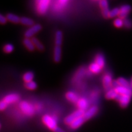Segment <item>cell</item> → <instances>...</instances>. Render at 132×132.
Here are the masks:
<instances>
[{"label": "cell", "instance_id": "1", "mask_svg": "<svg viewBox=\"0 0 132 132\" xmlns=\"http://www.w3.org/2000/svg\"><path fill=\"white\" fill-rule=\"evenodd\" d=\"M42 121L46 126L49 129L52 130L54 131V130L57 127L56 121L54 118L51 117L49 115H44L42 118Z\"/></svg>", "mask_w": 132, "mask_h": 132}, {"label": "cell", "instance_id": "2", "mask_svg": "<svg viewBox=\"0 0 132 132\" xmlns=\"http://www.w3.org/2000/svg\"><path fill=\"white\" fill-rule=\"evenodd\" d=\"M85 111L78 109V110H77V111L73 112V113L70 114V115L67 116L65 118V119H64V122H65V124L70 125L71 124V123H72L73 120H75L76 119L84 115V114H85Z\"/></svg>", "mask_w": 132, "mask_h": 132}, {"label": "cell", "instance_id": "3", "mask_svg": "<svg viewBox=\"0 0 132 132\" xmlns=\"http://www.w3.org/2000/svg\"><path fill=\"white\" fill-rule=\"evenodd\" d=\"M36 2L38 13L41 15L45 14L47 11L50 0H36Z\"/></svg>", "mask_w": 132, "mask_h": 132}, {"label": "cell", "instance_id": "4", "mask_svg": "<svg viewBox=\"0 0 132 132\" xmlns=\"http://www.w3.org/2000/svg\"><path fill=\"white\" fill-rule=\"evenodd\" d=\"M20 107L23 113L28 116H31L34 114V109L33 106L26 101L21 102L20 104Z\"/></svg>", "mask_w": 132, "mask_h": 132}, {"label": "cell", "instance_id": "5", "mask_svg": "<svg viewBox=\"0 0 132 132\" xmlns=\"http://www.w3.org/2000/svg\"><path fill=\"white\" fill-rule=\"evenodd\" d=\"M42 29V26L40 24H36L31 26L27 31L24 32V36L26 38L32 37L34 34L39 32Z\"/></svg>", "mask_w": 132, "mask_h": 132}, {"label": "cell", "instance_id": "6", "mask_svg": "<svg viewBox=\"0 0 132 132\" xmlns=\"http://www.w3.org/2000/svg\"><path fill=\"white\" fill-rule=\"evenodd\" d=\"M131 97L129 96V95L118 94L116 100L119 102L120 106L122 108H126L128 105V104H129L130 102V100H131Z\"/></svg>", "mask_w": 132, "mask_h": 132}, {"label": "cell", "instance_id": "7", "mask_svg": "<svg viewBox=\"0 0 132 132\" xmlns=\"http://www.w3.org/2000/svg\"><path fill=\"white\" fill-rule=\"evenodd\" d=\"M100 6L101 7L102 15L105 19L109 18V14L110 11L109 10L108 3L107 0H102L100 1Z\"/></svg>", "mask_w": 132, "mask_h": 132}, {"label": "cell", "instance_id": "8", "mask_svg": "<svg viewBox=\"0 0 132 132\" xmlns=\"http://www.w3.org/2000/svg\"><path fill=\"white\" fill-rule=\"evenodd\" d=\"M131 7L130 5L128 4H125L122 6L120 7V14H119V18L122 19H126L127 16L128 15V14L131 12Z\"/></svg>", "mask_w": 132, "mask_h": 132}, {"label": "cell", "instance_id": "9", "mask_svg": "<svg viewBox=\"0 0 132 132\" xmlns=\"http://www.w3.org/2000/svg\"><path fill=\"white\" fill-rule=\"evenodd\" d=\"M112 82H113V80H112V77H111V75H106L104 76L103 79V85L104 88L108 91L113 89Z\"/></svg>", "mask_w": 132, "mask_h": 132}, {"label": "cell", "instance_id": "10", "mask_svg": "<svg viewBox=\"0 0 132 132\" xmlns=\"http://www.w3.org/2000/svg\"><path fill=\"white\" fill-rule=\"evenodd\" d=\"M97 111H98V108L95 106H92L88 110H87L82 116L85 118V120H89L91 118H92L97 113Z\"/></svg>", "mask_w": 132, "mask_h": 132}, {"label": "cell", "instance_id": "11", "mask_svg": "<svg viewBox=\"0 0 132 132\" xmlns=\"http://www.w3.org/2000/svg\"><path fill=\"white\" fill-rule=\"evenodd\" d=\"M115 89L120 95H129L130 97L132 96V88H128V87L119 86L118 87L115 88Z\"/></svg>", "mask_w": 132, "mask_h": 132}, {"label": "cell", "instance_id": "12", "mask_svg": "<svg viewBox=\"0 0 132 132\" xmlns=\"http://www.w3.org/2000/svg\"><path fill=\"white\" fill-rule=\"evenodd\" d=\"M19 99L20 96L19 95L16 94H11L6 95L3 100H4L7 104H10L15 103V102L19 101Z\"/></svg>", "mask_w": 132, "mask_h": 132}, {"label": "cell", "instance_id": "13", "mask_svg": "<svg viewBox=\"0 0 132 132\" xmlns=\"http://www.w3.org/2000/svg\"><path fill=\"white\" fill-rule=\"evenodd\" d=\"M86 121L85 118H83V116L80 117V118L76 119L75 120H73L71 124L70 125V128L72 129H77L81 125L83 124V123Z\"/></svg>", "mask_w": 132, "mask_h": 132}, {"label": "cell", "instance_id": "14", "mask_svg": "<svg viewBox=\"0 0 132 132\" xmlns=\"http://www.w3.org/2000/svg\"><path fill=\"white\" fill-rule=\"evenodd\" d=\"M61 59V46L56 45L54 49V61L59 62Z\"/></svg>", "mask_w": 132, "mask_h": 132}, {"label": "cell", "instance_id": "15", "mask_svg": "<svg viewBox=\"0 0 132 132\" xmlns=\"http://www.w3.org/2000/svg\"><path fill=\"white\" fill-rule=\"evenodd\" d=\"M65 97L67 100L71 102H73V103H77L79 100L78 96L73 92L72 91L67 92L65 94Z\"/></svg>", "mask_w": 132, "mask_h": 132}, {"label": "cell", "instance_id": "16", "mask_svg": "<svg viewBox=\"0 0 132 132\" xmlns=\"http://www.w3.org/2000/svg\"><path fill=\"white\" fill-rule=\"evenodd\" d=\"M119 94L117 92L116 90L115 89H111L108 91H107V92L105 94V98L108 100H111V99H114L116 100L118 97Z\"/></svg>", "mask_w": 132, "mask_h": 132}, {"label": "cell", "instance_id": "17", "mask_svg": "<svg viewBox=\"0 0 132 132\" xmlns=\"http://www.w3.org/2000/svg\"><path fill=\"white\" fill-rule=\"evenodd\" d=\"M23 42V44L25 45V47L27 48L28 50L32 52V51L35 50V46L33 44L32 40L29 39V38H25V39H24Z\"/></svg>", "mask_w": 132, "mask_h": 132}, {"label": "cell", "instance_id": "18", "mask_svg": "<svg viewBox=\"0 0 132 132\" xmlns=\"http://www.w3.org/2000/svg\"><path fill=\"white\" fill-rule=\"evenodd\" d=\"M77 106L78 107V109L82 110L83 111H85L88 107L89 104L87 103V101L85 98H80L79 99L78 102L77 103Z\"/></svg>", "mask_w": 132, "mask_h": 132}, {"label": "cell", "instance_id": "19", "mask_svg": "<svg viewBox=\"0 0 132 132\" xmlns=\"http://www.w3.org/2000/svg\"><path fill=\"white\" fill-rule=\"evenodd\" d=\"M6 18H7V20H9L12 23H20V18L15 14L9 13V14L7 15Z\"/></svg>", "mask_w": 132, "mask_h": 132}, {"label": "cell", "instance_id": "20", "mask_svg": "<svg viewBox=\"0 0 132 132\" xmlns=\"http://www.w3.org/2000/svg\"><path fill=\"white\" fill-rule=\"evenodd\" d=\"M95 62L98 64L100 67H101L102 68H103V67H104V66H105V57H104V56L102 54H97L96 57H95Z\"/></svg>", "mask_w": 132, "mask_h": 132}, {"label": "cell", "instance_id": "21", "mask_svg": "<svg viewBox=\"0 0 132 132\" xmlns=\"http://www.w3.org/2000/svg\"><path fill=\"white\" fill-rule=\"evenodd\" d=\"M20 23L24 25L29 26H32L34 24V21L32 19H29L28 17H26V16H23V17L20 18Z\"/></svg>", "mask_w": 132, "mask_h": 132}, {"label": "cell", "instance_id": "22", "mask_svg": "<svg viewBox=\"0 0 132 132\" xmlns=\"http://www.w3.org/2000/svg\"><path fill=\"white\" fill-rule=\"evenodd\" d=\"M62 42V32L61 31H57L55 35L56 45L61 46Z\"/></svg>", "mask_w": 132, "mask_h": 132}, {"label": "cell", "instance_id": "23", "mask_svg": "<svg viewBox=\"0 0 132 132\" xmlns=\"http://www.w3.org/2000/svg\"><path fill=\"white\" fill-rule=\"evenodd\" d=\"M32 41L33 44H34L35 47L37 48L39 51H44V46L43 44L39 41L37 38L36 37H32L31 39Z\"/></svg>", "mask_w": 132, "mask_h": 132}, {"label": "cell", "instance_id": "24", "mask_svg": "<svg viewBox=\"0 0 132 132\" xmlns=\"http://www.w3.org/2000/svg\"><path fill=\"white\" fill-rule=\"evenodd\" d=\"M89 70L91 71L92 73H98L101 72L102 67H100L98 64L95 63H92L89 66Z\"/></svg>", "mask_w": 132, "mask_h": 132}, {"label": "cell", "instance_id": "25", "mask_svg": "<svg viewBox=\"0 0 132 132\" xmlns=\"http://www.w3.org/2000/svg\"><path fill=\"white\" fill-rule=\"evenodd\" d=\"M117 80H118L119 85L120 86L128 87V88H131L130 82L127 80H125L124 78H123V77H120V78H119Z\"/></svg>", "mask_w": 132, "mask_h": 132}, {"label": "cell", "instance_id": "26", "mask_svg": "<svg viewBox=\"0 0 132 132\" xmlns=\"http://www.w3.org/2000/svg\"><path fill=\"white\" fill-rule=\"evenodd\" d=\"M34 77V74L32 72H31V71H29V72H26L24 74L23 76V79L26 82H29L32 81L33 78Z\"/></svg>", "mask_w": 132, "mask_h": 132}, {"label": "cell", "instance_id": "27", "mask_svg": "<svg viewBox=\"0 0 132 132\" xmlns=\"http://www.w3.org/2000/svg\"><path fill=\"white\" fill-rule=\"evenodd\" d=\"M24 86H25L26 88H27L29 90H35L37 87V83L35 81H31L26 82Z\"/></svg>", "mask_w": 132, "mask_h": 132}, {"label": "cell", "instance_id": "28", "mask_svg": "<svg viewBox=\"0 0 132 132\" xmlns=\"http://www.w3.org/2000/svg\"><path fill=\"white\" fill-rule=\"evenodd\" d=\"M120 14V8L116 7L111 10L109 14V18H114L116 16H119Z\"/></svg>", "mask_w": 132, "mask_h": 132}, {"label": "cell", "instance_id": "29", "mask_svg": "<svg viewBox=\"0 0 132 132\" xmlns=\"http://www.w3.org/2000/svg\"><path fill=\"white\" fill-rule=\"evenodd\" d=\"M14 50V47L12 44H7L5 45L3 47V50L6 53H12Z\"/></svg>", "mask_w": 132, "mask_h": 132}, {"label": "cell", "instance_id": "30", "mask_svg": "<svg viewBox=\"0 0 132 132\" xmlns=\"http://www.w3.org/2000/svg\"><path fill=\"white\" fill-rule=\"evenodd\" d=\"M114 25L116 28L122 27L123 26V20L120 19V18L115 19V20L114 21Z\"/></svg>", "mask_w": 132, "mask_h": 132}, {"label": "cell", "instance_id": "31", "mask_svg": "<svg viewBox=\"0 0 132 132\" xmlns=\"http://www.w3.org/2000/svg\"><path fill=\"white\" fill-rule=\"evenodd\" d=\"M84 72H85V70L82 69H81L79 70H78V72L76 73L75 77H74V80L77 81L79 79H80L83 76Z\"/></svg>", "mask_w": 132, "mask_h": 132}, {"label": "cell", "instance_id": "32", "mask_svg": "<svg viewBox=\"0 0 132 132\" xmlns=\"http://www.w3.org/2000/svg\"><path fill=\"white\" fill-rule=\"evenodd\" d=\"M123 26L126 28L130 29L132 27V21L128 19H123Z\"/></svg>", "mask_w": 132, "mask_h": 132}, {"label": "cell", "instance_id": "33", "mask_svg": "<svg viewBox=\"0 0 132 132\" xmlns=\"http://www.w3.org/2000/svg\"><path fill=\"white\" fill-rule=\"evenodd\" d=\"M7 105L8 104L6 103L4 100H1V102H0V110H1V111H3V110H4L5 109L7 108Z\"/></svg>", "mask_w": 132, "mask_h": 132}, {"label": "cell", "instance_id": "34", "mask_svg": "<svg viewBox=\"0 0 132 132\" xmlns=\"http://www.w3.org/2000/svg\"><path fill=\"white\" fill-rule=\"evenodd\" d=\"M7 21V18L3 16L2 14L0 15V23H1V24H4L5 23H6Z\"/></svg>", "mask_w": 132, "mask_h": 132}, {"label": "cell", "instance_id": "35", "mask_svg": "<svg viewBox=\"0 0 132 132\" xmlns=\"http://www.w3.org/2000/svg\"><path fill=\"white\" fill-rule=\"evenodd\" d=\"M119 85V82L118 80H113V82H112V86H113V88L115 89L117 87H118Z\"/></svg>", "mask_w": 132, "mask_h": 132}, {"label": "cell", "instance_id": "36", "mask_svg": "<svg viewBox=\"0 0 132 132\" xmlns=\"http://www.w3.org/2000/svg\"><path fill=\"white\" fill-rule=\"evenodd\" d=\"M54 132H66V131H65L64 130H62V128H59L57 127L54 130Z\"/></svg>", "mask_w": 132, "mask_h": 132}, {"label": "cell", "instance_id": "37", "mask_svg": "<svg viewBox=\"0 0 132 132\" xmlns=\"http://www.w3.org/2000/svg\"><path fill=\"white\" fill-rule=\"evenodd\" d=\"M59 1H60V3H61V4H65L67 1H68V0H59Z\"/></svg>", "mask_w": 132, "mask_h": 132}, {"label": "cell", "instance_id": "38", "mask_svg": "<svg viewBox=\"0 0 132 132\" xmlns=\"http://www.w3.org/2000/svg\"><path fill=\"white\" fill-rule=\"evenodd\" d=\"M130 85H131V87L132 88V77H131V81H130Z\"/></svg>", "mask_w": 132, "mask_h": 132}]
</instances>
